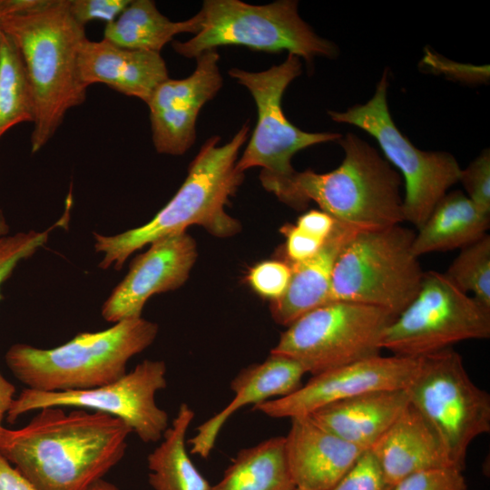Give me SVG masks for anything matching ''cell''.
I'll list each match as a JSON object with an SVG mask.
<instances>
[{"label": "cell", "mask_w": 490, "mask_h": 490, "mask_svg": "<svg viewBox=\"0 0 490 490\" xmlns=\"http://www.w3.org/2000/svg\"><path fill=\"white\" fill-rule=\"evenodd\" d=\"M4 427L0 455L38 490H87L124 456L132 429L98 411L48 407Z\"/></svg>", "instance_id": "1"}, {"label": "cell", "mask_w": 490, "mask_h": 490, "mask_svg": "<svg viewBox=\"0 0 490 490\" xmlns=\"http://www.w3.org/2000/svg\"><path fill=\"white\" fill-rule=\"evenodd\" d=\"M249 131L247 122L223 145H219L220 136L208 139L175 195L146 224L112 236L94 232L95 251L103 254L99 268L120 270L134 251L159 239L185 232L192 225L201 226L218 238L237 234L240 224L225 206L244 179L237 162Z\"/></svg>", "instance_id": "2"}, {"label": "cell", "mask_w": 490, "mask_h": 490, "mask_svg": "<svg viewBox=\"0 0 490 490\" xmlns=\"http://www.w3.org/2000/svg\"><path fill=\"white\" fill-rule=\"evenodd\" d=\"M0 29L19 50L34 101L31 151L39 152L54 136L66 113L86 98L78 71L84 26L68 9V0H50L38 10L2 17Z\"/></svg>", "instance_id": "3"}, {"label": "cell", "mask_w": 490, "mask_h": 490, "mask_svg": "<svg viewBox=\"0 0 490 490\" xmlns=\"http://www.w3.org/2000/svg\"><path fill=\"white\" fill-rule=\"evenodd\" d=\"M338 142L345 155L336 169L323 173L296 171L265 190L296 209L312 201L336 220L361 230L405 221L402 180L397 170L354 133H347Z\"/></svg>", "instance_id": "4"}, {"label": "cell", "mask_w": 490, "mask_h": 490, "mask_svg": "<svg viewBox=\"0 0 490 490\" xmlns=\"http://www.w3.org/2000/svg\"><path fill=\"white\" fill-rule=\"evenodd\" d=\"M159 331L142 317L114 323L96 332H82L53 348L15 344L5 363L26 388L68 392L99 387L123 377L129 360L149 348Z\"/></svg>", "instance_id": "5"}, {"label": "cell", "mask_w": 490, "mask_h": 490, "mask_svg": "<svg viewBox=\"0 0 490 490\" xmlns=\"http://www.w3.org/2000/svg\"><path fill=\"white\" fill-rule=\"evenodd\" d=\"M200 12L201 31L186 42H172L174 51L187 58L225 45L269 53L288 51L307 63L317 56L337 54L334 44L318 36L300 17L294 0L260 5L240 0H205Z\"/></svg>", "instance_id": "6"}, {"label": "cell", "mask_w": 490, "mask_h": 490, "mask_svg": "<svg viewBox=\"0 0 490 490\" xmlns=\"http://www.w3.org/2000/svg\"><path fill=\"white\" fill-rule=\"evenodd\" d=\"M415 234L400 224L359 231L336 262L330 302L378 307L397 316L418 292L425 273L412 250Z\"/></svg>", "instance_id": "7"}, {"label": "cell", "mask_w": 490, "mask_h": 490, "mask_svg": "<svg viewBox=\"0 0 490 490\" xmlns=\"http://www.w3.org/2000/svg\"><path fill=\"white\" fill-rule=\"evenodd\" d=\"M396 317L378 307L331 301L289 325L270 353L298 361L315 376L381 355L383 332Z\"/></svg>", "instance_id": "8"}, {"label": "cell", "mask_w": 490, "mask_h": 490, "mask_svg": "<svg viewBox=\"0 0 490 490\" xmlns=\"http://www.w3.org/2000/svg\"><path fill=\"white\" fill-rule=\"evenodd\" d=\"M409 402L437 434L451 463L465 469L469 446L490 431V395L470 378L452 348L420 358Z\"/></svg>", "instance_id": "9"}, {"label": "cell", "mask_w": 490, "mask_h": 490, "mask_svg": "<svg viewBox=\"0 0 490 490\" xmlns=\"http://www.w3.org/2000/svg\"><path fill=\"white\" fill-rule=\"evenodd\" d=\"M387 85L386 69L366 103L345 112L330 111L328 115L334 122L355 125L376 139L387 161L403 177L404 220L418 229L448 189L459 181L462 169L452 154L422 151L398 130L388 110Z\"/></svg>", "instance_id": "10"}, {"label": "cell", "mask_w": 490, "mask_h": 490, "mask_svg": "<svg viewBox=\"0 0 490 490\" xmlns=\"http://www.w3.org/2000/svg\"><path fill=\"white\" fill-rule=\"evenodd\" d=\"M490 338V309L444 273L425 271L418 292L384 330L380 346L394 356L420 358L471 339Z\"/></svg>", "instance_id": "11"}, {"label": "cell", "mask_w": 490, "mask_h": 490, "mask_svg": "<svg viewBox=\"0 0 490 490\" xmlns=\"http://www.w3.org/2000/svg\"><path fill=\"white\" fill-rule=\"evenodd\" d=\"M300 58L289 54L284 62L260 72L231 68L229 75L245 86L253 97L258 118L251 138L237 168L246 170L261 167L260 181L266 188L289 178L296 171L291 159L308 147L338 142L337 132H309L292 124L282 109V97L290 83L300 75Z\"/></svg>", "instance_id": "12"}, {"label": "cell", "mask_w": 490, "mask_h": 490, "mask_svg": "<svg viewBox=\"0 0 490 490\" xmlns=\"http://www.w3.org/2000/svg\"><path fill=\"white\" fill-rule=\"evenodd\" d=\"M166 387L165 362L145 359L118 380L99 387L68 392L24 388L15 398L6 420L14 424L22 415L43 407H74L119 418L142 442L156 443L170 426L167 412L155 400Z\"/></svg>", "instance_id": "13"}, {"label": "cell", "mask_w": 490, "mask_h": 490, "mask_svg": "<svg viewBox=\"0 0 490 490\" xmlns=\"http://www.w3.org/2000/svg\"><path fill=\"white\" fill-rule=\"evenodd\" d=\"M420 358L376 356L312 376L293 393L253 406L273 418L308 416L314 411L360 394L379 389L407 388Z\"/></svg>", "instance_id": "14"}, {"label": "cell", "mask_w": 490, "mask_h": 490, "mask_svg": "<svg viewBox=\"0 0 490 490\" xmlns=\"http://www.w3.org/2000/svg\"><path fill=\"white\" fill-rule=\"evenodd\" d=\"M219 61L217 49L203 52L191 75L168 78L153 91L146 103L157 152L182 155L195 142L198 114L223 84Z\"/></svg>", "instance_id": "15"}, {"label": "cell", "mask_w": 490, "mask_h": 490, "mask_svg": "<svg viewBox=\"0 0 490 490\" xmlns=\"http://www.w3.org/2000/svg\"><path fill=\"white\" fill-rule=\"evenodd\" d=\"M196 259L195 240L186 231L152 242L132 261L128 273L104 301L103 319L114 324L142 317L152 296L174 290L186 282Z\"/></svg>", "instance_id": "16"}, {"label": "cell", "mask_w": 490, "mask_h": 490, "mask_svg": "<svg viewBox=\"0 0 490 490\" xmlns=\"http://www.w3.org/2000/svg\"><path fill=\"white\" fill-rule=\"evenodd\" d=\"M290 420L285 453L297 487L329 490L365 451L322 428L309 416Z\"/></svg>", "instance_id": "17"}, {"label": "cell", "mask_w": 490, "mask_h": 490, "mask_svg": "<svg viewBox=\"0 0 490 490\" xmlns=\"http://www.w3.org/2000/svg\"><path fill=\"white\" fill-rule=\"evenodd\" d=\"M78 71L86 88L103 83L144 103L169 78L160 53L122 47L104 38L83 41L78 54Z\"/></svg>", "instance_id": "18"}, {"label": "cell", "mask_w": 490, "mask_h": 490, "mask_svg": "<svg viewBox=\"0 0 490 490\" xmlns=\"http://www.w3.org/2000/svg\"><path fill=\"white\" fill-rule=\"evenodd\" d=\"M305 374L298 361L271 353L263 362L240 371L230 382L234 395L231 401L201 424L189 439L191 454L209 457L220 430L235 412L248 405L256 406L293 393L301 387Z\"/></svg>", "instance_id": "19"}, {"label": "cell", "mask_w": 490, "mask_h": 490, "mask_svg": "<svg viewBox=\"0 0 490 490\" xmlns=\"http://www.w3.org/2000/svg\"><path fill=\"white\" fill-rule=\"evenodd\" d=\"M369 450L393 486L415 473L455 467L436 431L410 402Z\"/></svg>", "instance_id": "20"}, {"label": "cell", "mask_w": 490, "mask_h": 490, "mask_svg": "<svg viewBox=\"0 0 490 490\" xmlns=\"http://www.w3.org/2000/svg\"><path fill=\"white\" fill-rule=\"evenodd\" d=\"M359 231L357 227L336 220L332 232L315 255L289 263L291 277L287 290L270 303L272 318L278 324L288 327L305 313L330 302L336 262Z\"/></svg>", "instance_id": "21"}, {"label": "cell", "mask_w": 490, "mask_h": 490, "mask_svg": "<svg viewBox=\"0 0 490 490\" xmlns=\"http://www.w3.org/2000/svg\"><path fill=\"white\" fill-rule=\"evenodd\" d=\"M408 404L407 388L379 389L329 404L308 416L322 428L367 450Z\"/></svg>", "instance_id": "22"}, {"label": "cell", "mask_w": 490, "mask_h": 490, "mask_svg": "<svg viewBox=\"0 0 490 490\" xmlns=\"http://www.w3.org/2000/svg\"><path fill=\"white\" fill-rule=\"evenodd\" d=\"M490 226L484 213L460 191L446 193L418 228L412 250L421 255L462 249L481 239Z\"/></svg>", "instance_id": "23"}, {"label": "cell", "mask_w": 490, "mask_h": 490, "mask_svg": "<svg viewBox=\"0 0 490 490\" xmlns=\"http://www.w3.org/2000/svg\"><path fill=\"white\" fill-rule=\"evenodd\" d=\"M202 15L179 22L164 16L152 0L131 1L122 13L104 29V39L130 49L160 53L162 47L180 34H198Z\"/></svg>", "instance_id": "24"}, {"label": "cell", "mask_w": 490, "mask_h": 490, "mask_svg": "<svg viewBox=\"0 0 490 490\" xmlns=\"http://www.w3.org/2000/svg\"><path fill=\"white\" fill-rule=\"evenodd\" d=\"M195 416L182 403L161 443L147 456L148 479L153 490H210L211 485L191 461L186 434Z\"/></svg>", "instance_id": "25"}, {"label": "cell", "mask_w": 490, "mask_h": 490, "mask_svg": "<svg viewBox=\"0 0 490 490\" xmlns=\"http://www.w3.org/2000/svg\"><path fill=\"white\" fill-rule=\"evenodd\" d=\"M284 436H273L240 450L210 490H295Z\"/></svg>", "instance_id": "26"}, {"label": "cell", "mask_w": 490, "mask_h": 490, "mask_svg": "<svg viewBox=\"0 0 490 490\" xmlns=\"http://www.w3.org/2000/svg\"><path fill=\"white\" fill-rule=\"evenodd\" d=\"M34 101L19 50L0 31V138L15 125L34 120Z\"/></svg>", "instance_id": "27"}, {"label": "cell", "mask_w": 490, "mask_h": 490, "mask_svg": "<svg viewBox=\"0 0 490 490\" xmlns=\"http://www.w3.org/2000/svg\"><path fill=\"white\" fill-rule=\"evenodd\" d=\"M445 276L459 289L490 309V236L460 249Z\"/></svg>", "instance_id": "28"}, {"label": "cell", "mask_w": 490, "mask_h": 490, "mask_svg": "<svg viewBox=\"0 0 490 490\" xmlns=\"http://www.w3.org/2000/svg\"><path fill=\"white\" fill-rule=\"evenodd\" d=\"M63 221L64 217L55 225L44 231H21L0 237V289L17 265L43 247L46 243L50 232ZM0 299H2L1 291Z\"/></svg>", "instance_id": "29"}, {"label": "cell", "mask_w": 490, "mask_h": 490, "mask_svg": "<svg viewBox=\"0 0 490 490\" xmlns=\"http://www.w3.org/2000/svg\"><path fill=\"white\" fill-rule=\"evenodd\" d=\"M291 277V268L287 261L266 260L250 269L248 281L261 297L275 301L287 290Z\"/></svg>", "instance_id": "30"}, {"label": "cell", "mask_w": 490, "mask_h": 490, "mask_svg": "<svg viewBox=\"0 0 490 490\" xmlns=\"http://www.w3.org/2000/svg\"><path fill=\"white\" fill-rule=\"evenodd\" d=\"M329 490H393L369 449L365 450L353 466Z\"/></svg>", "instance_id": "31"}, {"label": "cell", "mask_w": 490, "mask_h": 490, "mask_svg": "<svg viewBox=\"0 0 490 490\" xmlns=\"http://www.w3.org/2000/svg\"><path fill=\"white\" fill-rule=\"evenodd\" d=\"M459 181L466 196L479 209L490 214V153L485 150L465 170L462 169Z\"/></svg>", "instance_id": "32"}, {"label": "cell", "mask_w": 490, "mask_h": 490, "mask_svg": "<svg viewBox=\"0 0 490 490\" xmlns=\"http://www.w3.org/2000/svg\"><path fill=\"white\" fill-rule=\"evenodd\" d=\"M393 490H467L463 470L445 467L410 475L393 486Z\"/></svg>", "instance_id": "33"}, {"label": "cell", "mask_w": 490, "mask_h": 490, "mask_svg": "<svg viewBox=\"0 0 490 490\" xmlns=\"http://www.w3.org/2000/svg\"><path fill=\"white\" fill-rule=\"evenodd\" d=\"M130 0H68V9L73 18L81 25L100 20L113 22L128 6Z\"/></svg>", "instance_id": "34"}, {"label": "cell", "mask_w": 490, "mask_h": 490, "mask_svg": "<svg viewBox=\"0 0 490 490\" xmlns=\"http://www.w3.org/2000/svg\"><path fill=\"white\" fill-rule=\"evenodd\" d=\"M422 64L429 71L466 83H481L489 78L488 65L476 66L455 63L430 50H426Z\"/></svg>", "instance_id": "35"}, {"label": "cell", "mask_w": 490, "mask_h": 490, "mask_svg": "<svg viewBox=\"0 0 490 490\" xmlns=\"http://www.w3.org/2000/svg\"><path fill=\"white\" fill-rule=\"evenodd\" d=\"M280 231L286 238L285 248L289 263L309 259L319 250L326 240L316 238L292 224L284 225Z\"/></svg>", "instance_id": "36"}, {"label": "cell", "mask_w": 490, "mask_h": 490, "mask_svg": "<svg viewBox=\"0 0 490 490\" xmlns=\"http://www.w3.org/2000/svg\"><path fill=\"white\" fill-rule=\"evenodd\" d=\"M336 220L321 210H310L297 220L295 224L309 234L325 240L332 232Z\"/></svg>", "instance_id": "37"}, {"label": "cell", "mask_w": 490, "mask_h": 490, "mask_svg": "<svg viewBox=\"0 0 490 490\" xmlns=\"http://www.w3.org/2000/svg\"><path fill=\"white\" fill-rule=\"evenodd\" d=\"M0 490H38L0 455Z\"/></svg>", "instance_id": "38"}, {"label": "cell", "mask_w": 490, "mask_h": 490, "mask_svg": "<svg viewBox=\"0 0 490 490\" xmlns=\"http://www.w3.org/2000/svg\"><path fill=\"white\" fill-rule=\"evenodd\" d=\"M15 387L0 371V433L3 430V420L15 400Z\"/></svg>", "instance_id": "39"}, {"label": "cell", "mask_w": 490, "mask_h": 490, "mask_svg": "<svg viewBox=\"0 0 490 490\" xmlns=\"http://www.w3.org/2000/svg\"><path fill=\"white\" fill-rule=\"evenodd\" d=\"M87 490H119V488L105 479H101L92 485Z\"/></svg>", "instance_id": "40"}, {"label": "cell", "mask_w": 490, "mask_h": 490, "mask_svg": "<svg viewBox=\"0 0 490 490\" xmlns=\"http://www.w3.org/2000/svg\"><path fill=\"white\" fill-rule=\"evenodd\" d=\"M9 227L6 223V220L3 215V212L0 210V237L7 235Z\"/></svg>", "instance_id": "41"}, {"label": "cell", "mask_w": 490, "mask_h": 490, "mask_svg": "<svg viewBox=\"0 0 490 490\" xmlns=\"http://www.w3.org/2000/svg\"><path fill=\"white\" fill-rule=\"evenodd\" d=\"M2 17H4V12H3L2 4H1V0H0V21H1ZM0 31H1V29H0Z\"/></svg>", "instance_id": "42"}, {"label": "cell", "mask_w": 490, "mask_h": 490, "mask_svg": "<svg viewBox=\"0 0 490 490\" xmlns=\"http://www.w3.org/2000/svg\"><path fill=\"white\" fill-rule=\"evenodd\" d=\"M295 490H305V489H302V488H299V487H296Z\"/></svg>", "instance_id": "43"}]
</instances>
